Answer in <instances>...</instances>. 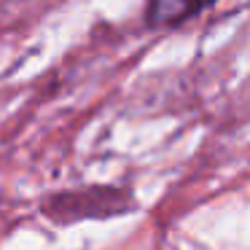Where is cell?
<instances>
[{"instance_id": "cell-1", "label": "cell", "mask_w": 250, "mask_h": 250, "mask_svg": "<svg viewBox=\"0 0 250 250\" xmlns=\"http://www.w3.org/2000/svg\"><path fill=\"white\" fill-rule=\"evenodd\" d=\"M218 0H148L146 24L153 30H167L199 17L202 11L212 8Z\"/></svg>"}]
</instances>
